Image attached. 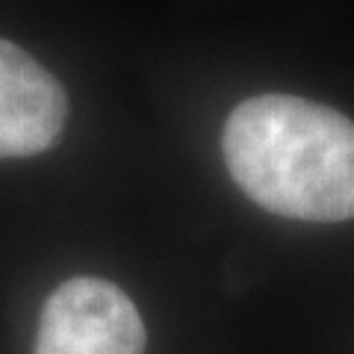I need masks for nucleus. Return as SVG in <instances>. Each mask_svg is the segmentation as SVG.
Instances as JSON below:
<instances>
[{
  "label": "nucleus",
  "instance_id": "1",
  "mask_svg": "<svg viewBox=\"0 0 354 354\" xmlns=\"http://www.w3.org/2000/svg\"><path fill=\"white\" fill-rule=\"evenodd\" d=\"M221 151L254 204L301 221L354 218V121L295 95H257L230 113Z\"/></svg>",
  "mask_w": 354,
  "mask_h": 354
},
{
  "label": "nucleus",
  "instance_id": "2",
  "mask_svg": "<svg viewBox=\"0 0 354 354\" xmlns=\"http://www.w3.org/2000/svg\"><path fill=\"white\" fill-rule=\"evenodd\" d=\"M145 322L124 290L71 278L44 301L36 354H145Z\"/></svg>",
  "mask_w": 354,
  "mask_h": 354
},
{
  "label": "nucleus",
  "instance_id": "3",
  "mask_svg": "<svg viewBox=\"0 0 354 354\" xmlns=\"http://www.w3.org/2000/svg\"><path fill=\"white\" fill-rule=\"evenodd\" d=\"M62 83L18 44L0 39V160L36 157L62 136Z\"/></svg>",
  "mask_w": 354,
  "mask_h": 354
}]
</instances>
